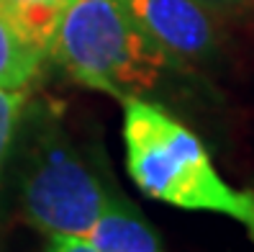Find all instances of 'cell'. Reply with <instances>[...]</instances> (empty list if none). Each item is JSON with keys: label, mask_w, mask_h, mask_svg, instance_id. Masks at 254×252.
<instances>
[{"label": "cell", "mask_w": 254, "mask_h": 252, "mask_svg": "<svg viewBox=\"0 0 254 252\" xmlns=\"http://www.w3.org/2000/svg\"><path fill=\"white\" fill-rule=\"evenodd\" d=\"M124 142L128 175L141 193L175 209L229 216L254 240V193L223 180L205 144L172 113L139 95L126 98Z\"/></svg>", "instance_id": "cell-1"}, {"label": "cell", "mask_w": 254, "mask_h": 252, "mask_svg": "<svg viewBox=\"0 0 254 252\" xmlns=\"http://www.w3.org/2000/svg\"><path fill=\"white\" fill-rule=\"evenodd\" d=\"M49 49L74 83L121 100L152 90L164 67L172 65L121 0L74 3Z\"/></svg>", "instance_id": "cell-2"}, {"label": "cell", "mask_w": 254, "mask_h": 252, "mask_svg": "<svg viewBox=\"0 0 254 252\" xmlns=\"http://www.w3.org/2000/svg\"><path fill=\"white\" fill-rule=\"evenodd\" d=\"M23 214L52 234H87L108 196L85 160L57 129L39 131L21 175Z\"/></svg>", "instance_id": "cell-3"}, {"label": "cell", "mask_w": 254, "mask_h": 252, "mask_svg": "<svg viewBox=\"0 0 254 252\" xmlns=\"http://www.w3.org/2000/svg\"><path fill=\"white\" fill-rule=\"evenodd\" d=\"M170 62H200L216 49L211 10L195 0H121Z\"/></svg>", "instance_id": "cell-4"}, {"label": "cell", "mask_w": 254, "mask_h": 252, "mask_svg": "<svg viewBox=\"0 0 254 252\" xmlns=\"http://www.w3.org/2000/svg\"><path fill=\"white\" fill-rule=\"evenodd\" d=\"M85 237L100 252H159L154 229L131 203L124 201H108L103 206Z\"/></svg>", "instance_id": "cell-5"}, {"label": "cell", "mask_w": 254, "mask_h": 252, "mask_svg": "<svg viewBox=\"0 0 254 252\" xmlns=\"http://www.w3.org/2000/svg\"><path fill=\"white\" fill-rule=\"evenodd\" d=\"M80 0H0V10L34 47L47 52L64 13Z\"/></svg>", "instance_id": "cell-6"}, {"label": "cell", "mask_w": 254, "mask_h": 252, "mask_svg": "<svg viewBox=\"0 0 254 252\" xmlns=\"http://www.w3.org/2000/svg\"><path fill=\"white\" fill-rule=\"evenodd\" d=\"M44 52L26 41L5 13L0 10V87L3 90H23L36 78Z\"/></svg>", "instance_id": "cell-7"}, {"label": "cell", "mask_w": 254, "mask_h": 252, "mask_svg": "<svg viewBox=\"0 0 254 252\" xmlns=\"http://www.w3.org/2000/svg\"><path fill=\"white\" fill-rule=\"evenodd\" d=\"M23 93L21 90H3L0 87V165L13 144L16 137V126H18V113L23 106Z\"/></svg>", "instance_id": "cell-8"}, {"label": "cell", "mask_w": 254, "mask_h": 252, "mask_svg": "<svg viewBox=\"0 0 254 252\" xmlns=\"http://www.w3.org/2000/svg\"><path fill=\"white\" fill-rule=\"evenodd\" d=\"M47 252H100L82 234H52V247Z\"/></svg>", "instance_id": "cell-9"}, {"label": "cell", "mask_w": 254, "mask_h": 252, "mask_svg": "<svg viewBox=\"0 0 254 252\" xmlns=\"http://www.w3.org/2000/svg\"><path fill=\"white\" fill-rule=\"evenodd\" d=\"M205 10L213 13H236V10H247L254 8V0H195Z\"/></svg>", "instance_id": "cell-10"}]
</instances>
